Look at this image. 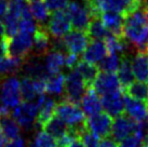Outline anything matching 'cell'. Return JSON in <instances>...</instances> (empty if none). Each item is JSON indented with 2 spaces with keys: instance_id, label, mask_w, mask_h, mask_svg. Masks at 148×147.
Wrapping results in <instances>:
<instances>
[{
  "instance_id": "6da1fadb",
  "label": "cell",
  "mask_w": 148,
  "mask_h": 147,
  "mask_svg": "<svg viewBox=\"0 0 148 147\" xmlns=\"http://www.w3.org/2000/svg\"><path fill=\"white\" fill-rule=\"evenodd\" d=\"M123 37L135 49L136 53L147 52L148 19L142 8L124 19Z\"/></svg>"
},
{
  "instance_id": "7a4b0ae2",
  "label": "cell",
  "mask_w": 148,
  "mask_h": 147,
  "mask_svg": "<svg viewBox=\"0 0 148 147\" xmlns=\"http://www.w3.org/2000/svg\"><path fill=\"white\" fill-rule=\"evenodd\" d=\"M54 116L62 119L78 137L80 133L86 129V119L83 110L79 107V105L73 104L66 100H61L56 104Z\"/></svg>"
},
{
  "instance_id": "3957f363",
  "label": "cell",
  "mask_w": 148,
  "mask_h": 147,
  "mask_svg": "<svg viewBox=\"0 0 148 147\" xmlns=\"http://www.w3.org/2000/svg\"><path fill=\"white\" fill-rule=\"evenodd\" d=\"M86 91H88V88L83 81L82 77L77 70L73 69L67 75V77H65V90H64L63 100L79 105Z\"/></svg>"
},
{
  "instance_id": "277c9868",
  "label": "cell",
  "mask_w": 148,
  "mask_h": 147,
  "mask_svg": "<svg viewBox=\"0 0 148 147\" xmlns=\"http://www.w3.org/2000/svg\"><path fill=\"white\" fill-rule=\"evenodd\" d=\"M7 39V56L25 60L32 52L33 38L32 35L17 33L12 38Z\"/></svg>"
},
{
  "instance_id": "5b68a950",
  "label": "cell",
  "mask_w": 148,
  "mask_h": 147,
  "mask_svg": "<svg viewBox=\"0 0 148 147\" xmlns=\"http://www.w3.org/2000/svg\"><path fill=\"white\" fill-rule=\"evenodd\" d=\"M95 3L101 13L107 11L117 12L124 19L136 12L142 5L140 0H96Z\"/></svg>"
},
{
  "instance_id": "8992f818",
  "label": "cell",
  "mask_w": 148,
  "mask_h": 147,
  "mask_svg": "<svg viewBox=\"0 0 148 147\" xmlns=\"http://www.w3.org/2000/svg\"><path fill=\"white\" fill-rule=\"evenodd\" d=\"M0 103L8 108H15L21 104L20 80L14 76L7 77L0 84Z\"/></svg>"
},
{
  "instance_id": "52a82bcc",
  "label": "cell",
  "mask_w": 148,
  "mask_h": 147,
  "mask_svg": "<svg viewBox=\"0 0 148 147\" xmlns=\"http://www.w3.org/2000/svg\"><path fill=\"white\" fill-rule=\"evenodd\" d=\"M39 110L36 103L23 102L13 110V118L25 130H32L37 126Z\"/></svg>"
},
{
  "instance_id": "ba28073f",
  "label": "cell",
  "mask_w": 148,
  "mask_h": 147,
  "mask_svg": "<svg viewBox=\"0 0 148 147\" xmlns=\"http://www.w3.org/2000/svg\"><path fill=\"white\" fill-rule=\"evenodd\" d=\"M65 12L67 16L69 17L73 28L86 33L92 17L84 4L79 3L77 1H71L66 8Z\"/></svg>"
},
{
  "instance_id": "9c48e42d",
  "label": "cell",
  "mask_w": 148,
  "mask_h": 147,
  "mask_svg": "<svg viewBox=\"0 0 148 147\" xmlns=\"http://www.w3.org/2000/svg\"><path fill=\"white\" fill-rule=\"evenodd\" d=\"M114 120L106 113H99L97 115L91 116L86 120V129L92 132L99 139H107L111 135Z\"/></svg>"
},
{
  "instance_id": "30bf717a",
  "label": "cell",
  "mask_w": 148,
  "mask_h": 147,
  "mask_svg": "<svg viewBox=\"0 0 148 147\" xmlns=\"http://www.w3.org/2000/svg\"><path fill=\"white\" fill-rule=\"evenodd\" d=\"M140 122L131 119L127 115L123 114L114 119L112 122V129H111V136L114 137V141L121 142L127 136L135 133L136 130L138 129Z\"/></svg>"
},
{
  "instance_id": "8fae6325",
  "label": "cell",
  "mask_w": 148,
  "mask_h": 147,
  "mask_svg": "<svg viewBox=\"0 0 148 147\" xmlns=\"http://www.w3.org/2000/svg\"><path fill=\"white\" fill-rule=\"evenodd\" d=\"M45 29L52 38H64L71 29V23L65 11L52 13Z\"/></svg>"
},
{
  "instance_id": "7c38bea8",
  "label": "cell",
  "mask_w": 148,
  "mask_h": 147,
  "mask_svg": "<svg viewBox=\"0 0 148 147\" xmlns=\"http://www.w3.org/2000/svg\"><path fill=\"white\" fill-rule=\"evenodd\" d=\"M21 71L24 77L33 80H47L50 75L45 69V65L41 62V57L29 54L25 58Z\"/></svg>"
},
{
  "instance_id": "4fadbf2b",
  "label": "cell",
  "mask_w": 148,
  "mask_h": 147,
  "mask_svg": "<svg viewBox=\"0 0 148 147\" xmlns=\"http://www.w3.org/2000/svg\"><path fill=\"white\" fill-rule=\"evenodd\" d=\"M92 89L97 94L103 96L106 94L121 91V84H120L118 76H116V74L99 71V76L93 83Z\"/></svg>"
},
{
  "instance_id": "5bb4252c",
  "label": "cell",
  "mask_w": 148,
  "mask_h": 147,
  "mask_svg": "<svg viewBox=\"0 0 148 147\" xmlns=\"http://www.w3.org/2000/svg\"><path fill=\"white\" fill-rule=\"evenodd\" d=\"M63 39L65 41L66 48L68 50V52L76 54V55H79L81 53L83 54L86 47L91 42L90 37L88 36L86 32L76 30V29L70 30L67 35H65Z\"/></svg>"
},
{
  "instance_id": "9a60e30c",
  "label": "cell",
  "mask_w": 148,
  "mask_h": 147,
  "mask_svg": "<svg viewBox=\"0 0 148 147\" xmlns=\"http://www.w3.org/2000/svg\"><path fill=\"white\" fill-rule=\"evenodd\" d=\"M101 103L105 113L109 115L111 118H117L121 115L125 114L122 91H117L114 93L103 95L101 98Z\"/></svg>"
},
{
  "instance_id": "2e32d148",
  "label": "cell",
  "mask_w": 148,
  "mask_h": 147,
  "mask_svg": "<svg viewBox=\"0 0 148 147\" xmlns=\"http://www.w3.org/2000/svg\"><path fill=\"white\" fill-rule=\"evenodd\" d=\"M124 109L125 115L137 122L145 121L148 118V104L140 102L137 100L130 98L127 94H123Z\"/></svg>"
},
{
  "instance_id": "e0dca14e",
  "label": "cell",
  "mask_w": 148,
  "mask_h": 147,
  "mask_svg": "<svg viewBox=\"0 0 148 147\" xmlns=\"http://www.w3.org/2000/svg\"><path fill=\"white\" fill-rule=\"evenodd\" d=\"M51 51V40L50 35L47 29L39 27L38 30L34 34L33 47H32V55L37 57H43Z\"/></svg>"
},
{
  "instance_id": "ac0fdd59",
  "label": "cell",
  "mask_w": 148,
  "mask_h": 147,
  "mask_svg": "<svg viewBox=\"0 0 148 147\" xmlns=\"http://www.w3.org/2000/svg\"><path fill=\"white\" fill-rule=\"evenodd\" d=\"M36 105L38 107L39 114H38L37 118V124L42 127L49 119H51L54 116V110L56 103L55 100L52 98L51 96H47V95H39L36 101Z\"/></svg>"
},
{
  "instance_id": "d6986e66",
  "label": "cell",
  "mask_w": 148,
  "mask_h": 147,
  "mask_svg": "<svg viewBox=\"0 0 148 147\" xmlns=\"http://www.w3.org/2000/svg\"><path fill=\"white\" fill-rule=\"evenodd\" d=\"M107 48L105 41L102 40H92L86 47V51L82 54V58L84 62L95 65L96 63L103 60L107 55Z\"/></svg>"
},
{
  "instance_id": "ffe728a7",
  "label": "cell",
  "mask_w": 148,
  "mask_h": 147,
  "mask_svg": "<svg viewBox=\"0 0 148 147\" xmlns=\"http://www.w3.org/2000/svg\"><path fill=\"white\" fill-rule=\"evenodd\" d=\"M101 21L112 35L118 37H123V23L124 17L117 12H103L101 14Z\"/></svg>"
},
{
  "instance_id": "44dd1931",
  "label": "cell",
  "mask_w": 148,
  "mask_h": 147,
  "mask_svg": "<svg viewBox=\"0 0 148 147\" xmlns=\"http://www.w3.org/2000/svg\"><path fill=\"white\" fill-rule=\"evenodd\" d=\"M81 105H82L84 115L89 116V117L102 113V108H103L101 98H99V94L93 89H89L86 92L82 101H81Z\"/></svg>"
},
{
  "instance_id": "7402d4cb",
  "label": "cell",
  "mask_w": 148,
  "mask_h": 147,
  "mask_svg": "<svg viewBox=\"0 0 148 147\" xmlns=\"http://www.w3.org/2000/svg\"><path fill=\"white\" fill-rule=\"evenodd\" d=\"M134 74H133V68H132V60L129 55L121 56L120 61V66L118 69V79L122 90H125L127 88L131 86L134 82Z\"/></svg>"
},
{
  "instance_id": "603a6c76",
  "label": "cell",
  "mask_w": 148,
  "mask_h": 147,
  "mask_svg": "<svg viewBox=\"0 0 148 147\" xmlns=\"http://www.w3.org/2000/svg\"><path fill=\"white\" fill-rule=\"evenodd\" d=\"M132 68L134 77L142 82L148 80V53L137 52L132 60Z\"/></svg>"
},
{
  "instance_id": "cb8c5ba5",
  "label": "cell",
  "mask_w": 148,
  "mask_h": 147,
  "mask_svg": "<svg viewBox=\"0 0 148 147\" xmlns=\"http://www.w3.org/2000/svg\"><path fill=\"white\" fill-rule=\"evenodd\" d=\"M42 129L56 141L64 137L69 132V127L63 121L62 119H60L56 116H53L51 119H49L42 126Z\"/></svg>"
},
{
  "instance_id": "d4e9b609",
  "label": "cell",
  "mask_w": 148,
  "mask_h": 147,
  "mask_svg": "<svg viewBox=\"0 0 148 147\" xmlns=\"http://www.w3.org/2000/svg\"><path fill=\"white\" fill-rule=\"evenodd\" d=\"M75 69L77 70L80 74V76L82 77L88 90L92 89L95 79L97 78L99 74V69L97 65H93V64H90L88 62H84L83 60H80V62L78 63V65L76 66Z\"/></svg>"
},
{
  "instance_id": "484cf974",
  "label": "cell",
  "mask_w": 148,
  "mask_h": 147,
  "mask_svg": "<svg viewBox=\"0 0 148 147\" xmlns=\"http://www.w3.org/2000/svg\"><path fill=\"white\" fill-rule=\"evenodd\" d=\"M65 54L54 52V51H50L49 53L45 55V69L50 76L58 74L61 71V69L65 66Z\"/></svg>"
},
{
  "instance_id": "4316f807",
  "label": "cell",
  "mask_w": 148,
  "mask_h": 147,
  "mask_svg": "<svg viewBox=\"0 0 148 147\" xmlns=\"http://www.w3.org/2000/svg\"><path fill=\"white\" fill-rule=\"evenodd\" d=\"M65 90V76L64 74L58 73L51 75L45 80V92L51 95H64Z\"/></svg>"
},
{
  "instance_id": "83f0119b",
  "label": "cell",
  "mask_w": 148,
  "mask_h": 147,
  "mask_svg": "<svg viewBox=\"0 0 148 147\" xmlns=\"http://www.w3.org/2000/svg\"><path fill=\"white\" fill-rule=\"evenodd\" d=\"M25 60L13 58L9 56L0 57V77L1 76H13L21 71Z\"/></svg>"
},
{
  "instance_id": "f1b7e54d",
  "label": "cell",
  "mask_w": 148,
  "mask_h": 147,
  "mask_svg": "<svg viewBox=\"0 0 148 147\" xmlns=\"http://www.w3.org/2000/svg\"><path fill=\"white\" fill-rule=\"evenodd\" d=\"M0 129L2 130L5 139H8L9 142L20 137L21 127L11 116L0 119Z\"/></svg>"
},
{
  "instance_id": "f546056e",
  "label": "cell",
  "mask_w": 148,
  "mask_h": 147,
  "mask_svg": "<svg viewBox=\"0 0 148 147\" xmlns=\"http://www.w3.org/2000/svg\"><path fill=\"white\" fill-rule=\"evenodd\" d=\"M88 36L91 40H106V38L110 36L111 33L104 26L101 19H92L89 25V28L86 30Z\"/></svg>"
},
{
  "instance_id": "4dcf8cb0",
  "label": "cell",
  "mask_w": 148,
  "mask_h": 147,
  "mask_svg": "<svg viewBox=\"0 0 148 147\" xmlns=\"http://www.w3.org/2000/svg\"><path fill=\"white\" fill-rule=\"evenodd\" d=\"M123 92L130 98L148 104V82L134 81Z\"/></svg>"
},
{
  "instance_id": "1f68e13d",
  "label": "cell",
  "mask_w": 148,
  "mask_h": 147,
  "mask_svg": "<svg viewBox=\"0 0 148 147\" xmlns=\"http://www.w3.org/2000/svg\"><path fill=\"white\" fill-rule=\"evenodd\" d=\"M30 11H32L33 17L38 22L39 27L45 28L51 15H50L48 8L45 7V2L43 1H39V2L30 3Z\"/></svg>"
},
{
  "instance_id": "d6a6232c",
  "label": "cell",
  "mask_w": 148,
  "mask_h": 147,
  "mask_svg": "<svg viewBox=\"0 0 148 147\" xmlns=\"http://www.w3.org/2000/svg\"><path fill=\"white\" fill-rule=\"evenodd\" d=\"M120 57L117 54H108L104 57L102 61L99 63V69H101L104 73H110L115 74L118 71L120 66Z\"/></svg>"
},
{
  "instance_id": "836d02e7",
  "label": "cell",
  "mask_w": 148,
  "mask_h": 147,
  "mask_svg": "<svg viewBox=\"0 0 148 147\" xmlns=\"http://www.w3.org/2000/svg\"><path fill=\"white\" fill-rule=\"evenodd\" d=\"M20 93L21 98L24 102H30L37 95L35 87H34V80L29 78L23 77L20 81Z\"/></svg>"
},
{
  "instance_id": "e575fe53",
  "label": "cell",
  "mask_w": 148,
  "mask_h": 147,
  "mask_svg": "<svg viewBox=\"0 0 148 147\" xmlns=\"http://www.w3.org/2000/svg\"><path fill=\"white\" fill-rule=\"evenodd\" d=\"M34 142L38 147H58L56 139H54L51 135H49L45 131L37 132Z\"/></svg>"
},
{
  "instance_id": "d590c367",
  "label": "cell",
  "mask_w": 148,
  "mask_h": 147,
  "mask_svg": "<svg viewBox=\"0 0 148 147\" xmlns=\"http://www.w3.org/2000/svg\"><path fill=\"white\" fill-rule=\"evenodd\" d=\"M79 139L82 142L84 147H99V139L88 129L80 133Z\"/></svg>"
},
{
  "instance_id": "8d00e7d4",
  "label": "cell",
  "mask_w": 148,
  "mask_h": 147,
  "mask_svg": "<svg viewBox=\"0 0 148 147\" xmlns=\"http://www.w3.org/2000/svg\"><path fill=\"white\" fill-rule=\"evenodd\" d=\"M18 28L21 33L28 34H35L39 28V25L34 21V19H22L20 20V25H18Z\"/></svg>"
},
{
  "instance_id": "74e56055",
  "label": "cell",
  "mask_w": 148,
  "mask_h": 147,
  "mask_svg": "<svg viewBox=\"0 0 148 147\" xmlns=\"http://www.w3.org/2000/svg\"><path fill=\"white\" fill-rule=\"evenodd\" d=\"M144 143H146L144 137L137 134H132L123 141H121L118 147H143Z\"/></svg>"
},
{
  "instance_id": "f35d334b",
  "label": "cell",
  "mask_w": 148,
  "mask_h": 147,
  "mask_svg": "<svg viewBox=\"0 0 148 147\" xmlns=\"http://www.w3.org/2000/svg\"><path fill=\"white\" fill-rule=\"evenodd\" d=\"M45 7L48 8L50 13L64 11L69 4V0H43Z\"/></svg>"
},
{
  "instance_id": "ab89813d",
  "label": "cell",
  "mask_w": 148,
  "mask_h": 147,
  "mask_svg": "<svg viewBox=\"0 0 148 147\" xmlns=\"http://www.w3.org/2000/svg\"><path fill=\"white\" fill-rule=\"evenodd\" d=\"M79 62H80V60H79V56H78V55H76V54L68 53L65 56V65L71 70L76 68V66L78 65Z\"/></svg>"
},
{
  "instance_id": "60d3db41",
  "label": "cell",
  "mask_w": 148,
  "mask_h": 147,
  "mask_svg": "<svg viewBox=\"0 0 148 147\" xmlns=\"http://www.w3.org/2000/svg\"><path fill=\"white\" fill-rule=\"evenodd\" d=\"M5 147H25V141L20 136V137L13 139V141L8 142Z\"/></svg>"
},
{
  "instance_id": "b9f144b4",
  "label": "cell",
  "mask_w": 148,
  "mask_h": 147,
  "mask_svg": "<svg viewBox=\"0 0 148 147\" xmlns=\"http://www.w3.org/2000/svg\"><path fill=\"white\" fill-rule=\"evenodd\" d=\"M9 10V0H0V17H4Z\"/></svg>"
},
{
  "instance_id": "7bdbcfd3",
  "label": "cell",
  "mask_w": 148,
  "mask_h": 147,
  "mask_svg": "<svg viewBox=\"0 0 148 147\" xmlns=\"http://www.w3.org/2000/svg\"><path fill=\"white\" fill-rule=\"evenodd\" d=\"M99 147H118V145L114 139L107 137L99 142Z\"/></svg>"
},
{
  "instance_id": "ee69618b",
  "label": "cell",
  "mask_w": 148,
  "mask_h": 147,
  "mask_svg": "<svg viewBox=\"0 0 148 147\" xmlns=\"http://www.w3.org/2000/svg\"><path fill=\"white\" fill-rule=\"evenodd\" d=\"M10 114H11L10 113V108H8L7 106H4V105H2L0 103V119L4 118V117H9Z\"/></svg>"
},
{
  "instance_id": "f6af8a7d",
  "label": "cell",
  "mask_w": 148,
  "mask_h": 147,
  "mask_svg": "<svg viewBox=\"0 0 148 147\" xmlns=\"http://www.w3.org/2000/svg\"><path fill=\"white\" fill-rule=\"evenodd\" d=\"M68 147H84V145L82 144V142L80 141L79 137H76V139L68 145Z\"/></svg>"
},
{
  "instance_id": "bcb514c9",
  "label": "cell",
  "mask_w": 148,
  "mask_h": 147,
  "mask_svg": "<svg viewBox=\"0 0 148 147\" xmlns=\"http://www.w3.org/2000/svg\"><path fill=\"white\" fill-rule=\"evenodd\" d=\"M5 37V33H4V26L3 23L0 21V41H2Z\"/></svg>"
},
{
  "instance_id": "7dc6e473",
  "label": "cell",
  "mask_w": 148,
  "mask_h": 147,
  "mask_svg": "<svg viewBox=\"0 0 148 147\" xmlns=\"http://www.w3.org/2000/svg\"><path fill=\"white\" fill-rule=\"evenodd\" d=\"M5 141H7V139H5V137H4L3 133H2V130L0 129V147H3Z\"/></svg>"
},
{
  "instance_id": "c3c4849f",
  "label": "cell",
  "mask_w": 148,
  "mask_h": 147,
  "mask_svg": "<svg viewBox=\"0 0 148 147\" xmlns=\"http://www.w3.org/2000/svg\"><path fill=\"white\" fill-rule=\"evenodd\" d=\"M27 147H38V146L36 145V143H35V142H28V145H27Z\"/></svg>"
},
{
  "instance_id": "681fc988",
  "label": "cell",
  "mask_w": 148,
  "mask_h": 147,
  "mask_svg": "<svg viewBox=\"0 0 148 147\" xmlns=\"http://www.w3.org/2000/svg\"><path fill=\"white\" fill-rule=\"evenodd\" d=\"M29 3H34V2H39V1H43V0H27Z\"/></svg>"
},
{
  "instance_id": "f907efd6",
  "label": "cell",
  "mask_w": 148,
  "mask_h": 147,
  "mask_svg": "<svg viewBox=\"0 0 148 147\" xmlns=\"http://www.w3.org/2000/svg\"><path fill=\"white\" fill-rule=\"evenodd\" d=\"M84 3H92V2H95L96 0H83Z\"/></svg>"
},
{
  "instance_id": "816d5d0a",
  "label": "cell",
  "mask_w": 148,
  "mask_h": 147,
  "mask_svg": "<svg viewBox=\"0 0 148 147\" xmlns=\"http://www.w3.org/2000/svg\"><path fill=\"white\" fill-rule=\"evenodd\" d=\"M143 147H148V142H146V143H144V145H143Z\"/></svg>"
},
{
  "instance_id": "f5cc1de1",
  "label": "cell",
  "mask_w": 148,
  "mask_h": 147,
  "mask_svg": "<svg viewBox=\"0 0 148 147\" xmlns=\"http://www.w3.org/2000/svg\"><path fill=\"white\" fill-rule=\"evenodd\" d=\"M148 119V118H147ZM147 142H148V132H147Z\"/></svg>"
},
{
  "instance_id": "db71d44e",
  "label": "cell",
  "mask_w": 148,
  "mask_h": 147,
  "mask_svg": "<svg viewBox=\"0 0 148 147\" xmlns=\"http://www.w3.org/2000/svg\"><path fill=\"white\" fill-rule=\"evenodd\" d=\"M147 53H148V47H147Z\"/></svg>"
}]
</instances>
